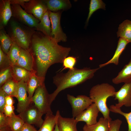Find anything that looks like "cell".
I'll use <instances>...</instances> for the list:
<instances>
[{"label":"cell","mask_w":131,"mask_h":131,"mask_svg":"<svg viewBox=\"0 0 131 131\" xmlns=\"http://www.w3.org/2000/svg\"><path fill=\"white\" fill-rule=\"evenodd\" d=\"M31 46L36 74L44 78L49 68L54 64L62 63L71 50L59 45L51 38L34 33Z\"/></svg>","instance_id":"6da1fadb"},{"label":"cell","mask_w":131,"mask_h":131,"mask_svg":"<svg viewBox=\"0 0 131 131\" xmlns=\"http://www.w3.org/2000/svg\"><path fill=\"white\" fill-rule=\"evenodd\" d=\"M100 68L99 67L93 69L85 67L80 69L74 67L72 69L69 70L66 73L57 74L53 78V83L57 88L53 92L49 94L51 103L52 104L61 91L75 86L91 79Z\"/></svg>","instance_id":"7a4b0ae2"},{"label":"cell","mask_w":131,"mask_h":131,"mask_svg":"<svg viewBox=\"0 0 131 131\" xmlns=\"http://www.w3.org/2000/svg\"><path fill=\"white\" fill-rule=\"evenodd\" d=\"M116 91L115 87L106 83L97 84L92 87L89 92V97L95 103L103 117L112 119L110 117V110L106 104L107 99L114 97Z\"/></svg>","instance_id":"3957f363"},{"label":"cell","mask_w":131,"mask_h":131,"mask_svg":"<svg viewBox=\"0 0 131 131\" xmlns=\"http://www.w3.org/2000/svg\"><path fill=\"white\" fill-rule=\"evenodd\" d=\"M10 24L11 30V37L13 41L22 49L29 50L33 33L26 30L15 20L11 21Z\"/></svg>","instance_id":"277c9868"},{"label":"cell","mask_w":131,"mask_h":131,"mask_svg":"<svg viewBox=\"0 0 131 131\" xmlns=\"http://www.w3.org/2000/svg\"><path fill=\"white\" fill-rule=\"evenodd\" d=\"M33 102L40 111L44 114H53L50 106L49 94L47 90L44 83L35 90L32 98Z\"/></svg>","instance_id":"5b68a950"},{"label":"cell","mask_w":131,"mask_h":131,"mask_svg":"<svg viewBox=\"0 0 131 131\" xmlns=\"http://www.w3.org/2000/svg\"><path fill=\"white\" fill-rule=\"evenodd\" d=\"M44 114L31 102L29 106L18 115L25 123L34 125L40 128L44 121L42 118Z\"/></svg>","instance_id":"8992f818"},{"label":"cell","mask_w":131,"mask_h":131,"mask_svg":"<svg viewBox=\"0 0 131 131\" xmlns=\"http://www.w3.org/2000/svg\"><path fill=\"white\" fill-rule=\"evenodd\" d=\"M67 97L72 108L73 117L75 118L93 103L89 97L84 95L75 97L67 94Z\"/></svg>","instance_id":"52a82bcc"},{"label":"cell","mask_w":131,"mask_h":131,"mask_svg":"<svg viewBox=\"0 0 131 131\" xmlns=\"http://www.w3.org/2000/svg\"><path fill=\"white\" fill-rule=\"evenodd\" d=\"M49 11V17L51 24V38L56 42H66L67 37L61 27L60 18L61 12H55Z\"/></svg>","instance_id":"ba28073f"},{"label":"cell","mask_w":131,"mask_h":131,"mask_svg":"<svg viewBox=\"0 0 131 131\" xmlns=\"http://www.w3.org/2000/svg\"><path fill=\"white\" fill-rule=\"evenodd\" d=\"M11 8L12 16L30 27H37L40 20L27 12L20 5L17 4H12Z\"/></svg>","instance_id":"9c48e42d"},{"label":"cell","mask_w":131,"mask_h":131,"mask_svg":"<svg viewBox=\"0 0 131 131\" xmlns=\"http://www.w3.org/2000/svg\"><path fill=\"white\" fill-rule=\"evenodd\" d=\"M114 97V99L118 101L115 105L116 107L121 108L123 106H131V82L124 83L116 92Z\"/></svg>","instance_id":"30bf717a"},{"label":"cell","mask_w":131,"mask_h":131,"mask_svg":"<svg viewBox=\"0 0 131 131\" xmlns=\"http://www.w3.org/2000/svg\"><path fill=\"white\" fill-rule=\"evenodd\" d=\"M99 112L96 104L93 103L75 119L77 122L83 121L87 125H92L97 122V118Z\"/></svg>","instance_id":"8fae6325"},{"label":"cell","mask_w":131,"mask_h":131,"mask_svg":"<svg viewBox=\"0 0 131 131\" xmlns=\"http://www.w3.org/2000/svg\"><path fill=\"white\" fill-rule=\"evenodd\" d=\"M18 88L17 98L18 101L16 111L19 113L25 110L31 102L27 95V83L23 81L18 82Z\"/></svg>","instance_id":"7c38bea8"},{"label":"cell","mask_w":131,"mask_h":131,"mask_svg":"<svg viewBox=\"0 0 131 131\" xmlns=\"http://www.w3.org/2000/svg\"><path fill=\"white\" fill-rule=\"evenodd\" d=\"M23 8L27 12L33 14L40 20L48 10L43 1L39 0H30L25 3Z\"/></svg>","instance_id":"4fadbf2b"},{"label":"cell","mask_w":131,"mask_h":131,"mask_svg":"<svg viewBox=\"0 0 131 131\" xmlns=\"http://www.w3.org/2000/svg\"><path fill=\"white\" fill-rule=\"evenodd\" d=\"M16 65L31 71H35L34 59L33 55L29 50L21 48L19 58Z\"/></svg>","instance_id":"5bb4252c"},{"label":"cell","mask_w":131,"mask_h":131,"mask_svg":"<svg viewBox=\"0 0 131 131\" xmlns=\"http://www.w3.org/2000/svg\"><path fill=\"white\" fill-rule=\"evenodd\" d=\"M36 73L35 71L32 72L26 82L27 91L30 101L36 89L44 83L45 78L38 76Z\"/></svg>","instance_id":"9a60e30c"},{"label":"cell","mask_w":131,"mask_h":131,"mask_svg":"<svg viewBox=\"0 0 131 131\" xmlns=\"http://www.w3.org/2000/svg\"><path fill=\"white\" fill-rule=\"evenodd\" d=\"M10 0L0 1V29L3 28L7 23L12 16V12Z\"/></svg>","instance_id":"2e32d148"},{"label":"cell","mask_w":131,"mask_h":131,"mask_svg":"<svg viewBox=\"0 0 131 131\" xmlns=\"http://www.w3.org/2000/svg\"><path fill=\"white\" fill-rule=\"evenodd\" d=\"M77 123L75 118L63 117L60 113L58 115L57 123L60 131H78Z\"/></svg>","instance_id":"e0dca14e"},{"label":"cell","mask_w":131,"mask_h":131,"mask_svg":"<svg viewBox=\"0 0 131 131\" xmlns=\"http://www.w3.org/2000/svg\"><path fill=\"white\" fill-rule=\"evenodd\" d=\"M112 81L115 84L131 82V58L129 62L124 66L117 75L112 79Z\"/></svg>","instance_id":"ac0fdd59"},{"label":"cell","mask_w":131,"mask_h":131,"mask_svg":"<svg viewBox=\"0 0 131 131\" xmlns=\"http://www.w3.org/2000/svg\"><path fill=\"white\" fill-rule=\"evenodd\" d=\"M43 1L48 10L53 12L69 9L71 7V3L68 0H48Z\"/></svg>","instance_id":"d6986e66"},{"label":"cell","mask_w":131,"mask_h":131,"mask_svg":"<svg viewBox=\"0 0 131 131\" xmlns=\"http://www.w3.org/2000/svg\"><path fill=\"white\" fill-rule=\"evenodd\" d=\"M128 43H129L126 41L120 38L118 41L116 49L112 58L106 62L99 65V67L101 68L108 65L112 63L117 65L119 64L120 56Z\"/></svg>","instance_id":"ffe728a7"},{"label":"cell","mask_w":131,"mask_h":131,"mask_svg":"<svg viewBox=\"0 0 131 131\" xmlns=\"http://www.w3.org/2000/svg\"><path fill=\"white\" fill-rule=\"evenodd\" d=\"M112 120L101 117L95 124L91 125L85 124L83 128V130L85 131H108Z\"/></svg>","instance_id":"44dd1931"},{"label":"cell","mask_w":131,"mask_h":131,"mask_svg":"<svg viewBox=\"0 0 131 131\" xmlns=\"http://www.w3.org/2000/svg\"><path fill=\"white\" fill-rule=\"evenodd\" d=\"M59 113V111L57 110L55 115L45 114L43 122L38 131H54Z\"/></svg>","instance_id":"7402d4cb"},{"label":"cell","mask_w":131,"mask_h":131,"mask_svg":"<svg viewBox=\"0 0 131 131\" xmlns=\"http://www.w3.org/2000/svg\"><path fill=\"white\" fill-rule=\"evenodd\" d=\"M40 21L36 29L42 32L47 36L51 38V23L49 17V10L45 13Z\"/></svg>","instance_id":"603a6c76"},{"label":"cell","mask_w":131,"mask_h":131,"mask_svg":"<svg viewBox=\"0 0 131 131\" xmlns=\"http://www.w3.org/2000/svg\"><path fill=\"white\" fill-rule=\"evenodd\" d=\"M117 34L118 37L131 43V21L127 19L121 23Z\"/></svg>","instance_id":"cb8c5ba5"},{"label":"cell","mask_w":131,"mask_h":131,"mask_svg":"<svg viewBox=\"0 0 131 131\" xmlns=\"http://www.w3.org/2000/svg\"><path fill=\"white\" fill-rule=\"evenodd\" d=\"M11 68L13 78L18 82L23 81L26 82L33 72L28 71L16 65H12Z\"/></svg>","instance_id":"d4e9b609"},{"label":"cell","mask_w":131,"mask_h":131,"mask_svg":"<svg viewBox=\"0 0 131 131\" xmlns=\"http://www.w3.org/2000/svg\"><path fill=\"white\" fill-rule=\"evenodd\" d=\"M18 82L14 79H11L6 82L0 88L7 95L16 98L18 88Z\"/></svg>","instance_id":"484cf974"},{"label":"cell","mask_w":131,"mask_h":131,"mask_svg":"<svg viewBox=\"0 0 131 131\" xmlns=\"http://www.w3.org/2000/svg\"><path fill=\"white\" fill-rule=\"evenodd\" d=\"M0 48L4 52L7 54L12 44L13 40L3 29L0 30Z\"/></svg>","instance_id":"4316f807"},{"label":"cell","mask_w":131,"mask_h":131,"mask_svg":"<svg viewBox=\"0 0 131 131\" xmlns=\"http://www.w3.org/2000/svg\"><path fill=\"white\" fill-rule=\"evenodd\" d=\"M21 48L13 41L12 44L7 54L12 65H16L20 57Z\"/></svg>","instance_id":"83f0119b"},{"label":"cell","mask_w":131,"mask_h":131,"mask_svg":"<svg viewBox=\"0 0 131 131\" xmlns=\"http://www.w3.org/2000/svg\"><path fill=\"white\" fill-rule=\"evenodd\" d=\"M7 117L8 126L13 131H19L25 123L19 115Z\"/></svg>","instance_id":"f1b7e54d"},{"label":"cell","mask_w":131,"mask_h":131,"mask_svg":"<svg viewBox=\"0 0 131 131\" xmlns=\"http://www.w3.org/2000/svg\"><path fill=\"white\" fill-rule=\"evenodd\" d=\"M105 4L101 0H91L89 5V13L86 20L88 23L92 14L96 11L100 9H105Z\"/></svg>","instance_id":"f546056e"},{"label":"cell","mask_w":131,"mask_h":131,"mask_svg":"<svg viewBox=\"0 0 131 131\" xmlns=\"http://www.w3.org/2000/svg\"><path fill=\"white\" fill-rule=\"evenodd\" d=\"M109 109L110 111L119 114L124 117L128 123V131H131V112L128 113L123 112L122 111L121 108L116 107L114 105L110 106Z\"/></svg>","instance_id":"4dcf8cb0"},{"label":"cell","mask_w":131,"mask_h":131,"mask_svg":"<svg viewBox=\"0 0 131 131\" xmlns=\"http://www.w3.org/2000/svg\"><path fill=\"white\" fill-rule=\"evenodd\" d=\"M13 78L11 67H9L0 71V87L7 81Z\"/></svg>","instance_id":"1f68e13d"},{"label":"cell","mask_w":131,"mask_h":131,"mask_svg":"<svg viewBox=\"0 0 131 131\" xmlns=\"http://www.w3.org/2000/svg\"><path fill=\"white\" fill-rule=\"evenodd\" d=\"M12 65L7 54L0 48V71L11 67Z\"/></svg>","instance_id":"d6a6232c"},{"label":"cell","mask_w":131,"mask_h":131,"mask_svg":"<svg viewBox=\"0 0 131 131\" xmlns=\"http://www.w3.org/2000/svg\"><path fill=\"white\" fill-rule=\"evenodd\" d=\"M77 62L76 57L72 56L67 57L63 60V68L60 72L64 69H68L72 70L75 67L74 66Z\"/></svg>","instance_id":"836d02e7"},{"label":"cell","mask_w":131,"mask_h":131,"mask_svg":"<svg viewBox=\"0 0 131 131\" xmlns=\"http://www.w3.org/2000/svg\"><path fill=\"white\" fill-rule=\"evenodd\" d=\"M122 123V121L119 119L112 120L110 122L109 128L108 131H120Z\"/></svg>","instance_id":"e575fe53"},{"label":"cell","mask_w":131,"mask_h":131,"mask_svg":"<svg viewBox=\"0 0 131 131\" xmlns=\"http://www.w3.org/2000/svg\"><path fill=\"white\" fill-rule=\"evenodd\" d=\"M7 94L0 88V111L3 113L4 109L6 105V97Z\"/></svg>","instance_id":"d590c367"},{"label":"cell","mask_w":131,"mask_h":131,"mask_svg":"<svg viewBox=\"0 0 131 131\" xmlns=\"http://www.w3.org/2000/svg\"><path fill=\"white\" fill-rule=\"evenodd\" d=\"M14 109L13 105H5L4 108L3 113L7 116H11L15 114L14 112Z\"/></svg>","instance_id":"8d00e7d4"},{"label":"cell","mask_w":131,"mask_h":131,"mask_svg":"<svg viewBox=\"0 0 131 131\" xmlns=\"http://www.w3.org/2000/svg\"><path fill=\"white\" fill-rule=\"evenodd\" d=\"M8 126L7 116L4 113L0 111V129Z\"/></svg>","instance_id":"74e56055"},{"label":"cell","mask_w":131,"mask_h":131,"mask_svg":"<svg viewBox=\"0 0 131 131\" xmlns=\"http://www.w3.org/2000/svg\"><path fill=\"white\" fill-rule=\"evenodd\" d=\"M19 131H38L32 125L25 123Z\"/></svg>","instance_id":"f35d334b"},{"label":"cell","mask_w":131,"mask_h":131,"mask_svg":"<svg viewBox=\"0 0 131 131\" xmlns=\"http://www.w3.org/2000/svg\"><path fill=\"white\" fill-rule=\"evenodd\" d=\"M29 0H10L11 4H17L21 6L23 8L25 3L30 1Z\"/></svg>","instance_id":"ab89813d"},{"label":"cell","mask_w":131,"mask_h":131,"mask_svg":"<svg viewBox=\"0 0 131 131\" xmlns=\"http://www.w3.org/2000/svg\"><path fill=\"white\" fill-rule=\"evenodd\" d=\"M14 103L13 97L7 95L6 97V105H13Z\"/></svg>","instance_id":"60d3db41"},{"label":"cell","mask_w":131,"mask_h":131,"mask_svg":"<svg viewBox=\"0 0 131 131\" xmlns=\"http://www.w3.org/2000/svg\"><path fill=\"white\" fill-rule=\"evenodd\" d=\"M0 131H13L10 127L8 126L0 129Z\"/></svg>","instance_id":"b9f144b4"},{"label":"cell","mask_w":131,"mask_h":131,"mask_svg":"<svg viewBox=\"0 0 131 131\" xmlns=\"http://www.w3.org/2000/svg\"><path fill=\"white\" fill-rule=\"evenodd\" d=\"M54 131H60L58 128L57 123L56 124Z\"/></svg>","instance_id":"7bdbcfd3"},{"label":"cell","mask_w":131,"mask_h":131,"mask_svg":"<svg viewBox=\"0 0 131 131\" xmlns=\"http://www.w3.org/2000/svg\"><path fill=\"white\" fill-rule=\"evenodd\" d=\"M84 131L83 130V131Z\"/></svg>","instance_id":"ee69618b"}]
</instances>
